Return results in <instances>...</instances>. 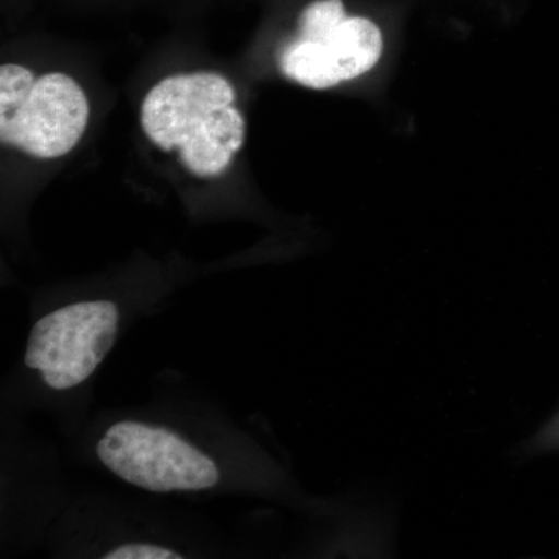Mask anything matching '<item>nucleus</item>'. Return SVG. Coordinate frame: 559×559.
Wrapping results in <instances>:
<instances>
[{
  "label": "nucleus",
  "mask_w": 559,
  "mask_h": 559,
  "mask_svg": "<svg viewBox=\"0 0 559 559\" xmlns=\"http://www.w3.org/2000/svg\"><path fill=\"white\" fill-rule=\"evenodd\" d=\"M119 318V308L109 300L80 301L44 316L28 337L25 366L38 370L47 388H76L116 344Z\"/></svg>",
  "instance_id": "nucleus-5"
},
{
  "label": "nucleus",
  "mask_w": 559,
  "mask_h": 559,
  "mask_svg": "<svg viewBox=\"0 0 559 559\" xmlns=\"http://www.w3.org/2000/svg\"><path fill=\"white\" fill-rule=\"evenodd\" d=\"M382 49L374 22L348 16L342 0H318L301 11L296 36L280 50L278 68L301 86L330 90L373 69Z\"/></svg>",
  "instance_id": "nucleus-3"
},
{
  "label": "nucleus",
  "mask_w": 559,
  "mask_h": 559,
  "mask_svg": "<svg viewBox=\"0 0 559 559\" xmlns=\"http://www.w3.org/2000/svg\"><path fill=\"white\" fill-rule=\"evenodd\" d=\"M235 98L234 86L219 73H178L143 98L140 124L154 145L178 151L194 176L215 178L245 145L246 121Z\"/></svg>",
  "instance_id": "nucleus-1"
},
{
  "label": "nucleus",
  "mask_w": 559,
  "mask_h": 559,
  "mask_svg": "<svg viewBox=\"0 0 559 559\" xmlns=\"http://www.w3.org/2000/svg\"><path fill=\"white\" fill-rule=\"evenodd\" d=\"M90 102L72 76L35 79L20 64L0 68V140L38 159H58L79 145Z\"/></svg>",
  "instance_id": "nucleus-2"
},
{
  "label": "nucleus",
  "mask_w": 559,
  "mask_h": 559,
  "mask_svg": "<svg viewBox=\"0 0 559 559\" xmlns=\"http://www.w3.org/2000/svg\"><path fill=\"white\" fill-rule=\"evenodd\" d=\"M105 559H179V551L151 543H127L114 547L103 555Z\"/></svg>",
  "instance_id": "nucleus-6"
},
{
  "label": "nucleus",
  "mask_w": 559,
  "mask_h": 559,
  "mask_svg": "<svg viewBox=\"0 0 559 559\" xmlns=\"http://www.w3.org/2000/svg\"><path fill=\"white\" fill-rule=\"evenodd\" d=\"M97 455L119 479L146 491H202L219 481L213 459L173 430L148 423L124 419L110 426Z\"/></svg>",
  "instance_id": "nucleus-4"
}]
</instances>
